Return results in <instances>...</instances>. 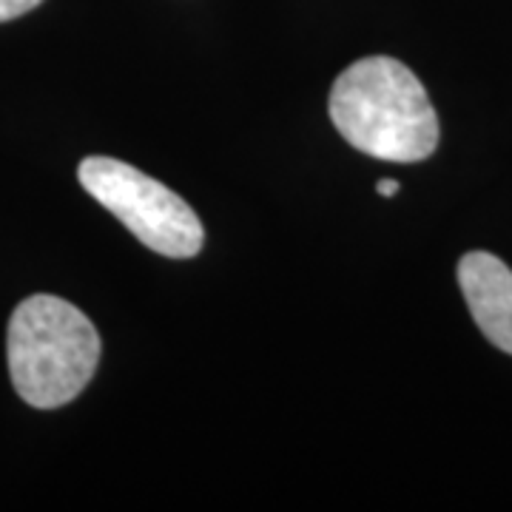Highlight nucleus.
Wrapping results in <instances>:
<instances>
[{
    "label": "nucleus",
    "mask_w": 512,
    "mask_h": 512,
    "mask_svg": "<svg viewBox=\"0 0 512 512\" xmlns=\"http://www.w3.org/2000/svg\"><path fill=\"white\" fill-rule=\"evenodd\" d=\"M80 185L146 248L171 259H191L205 245V228L191 205L160 180L114 157H86Z\"/></svg>",
    "instance_id": "3"
},
{
    "label": "nucleus",
    "mask_w": 512,
    "mask_h": 512,
    "mask_svg": "<svg viewBox=\"0 0 512 512\" xmlns=\"http://www.w3.org/2000/svg\"><path fill=\"white\" fill-rule=\"evenodd\" d=\"M336 131L367 157L421 163L439 148V117L421 80L393 57H365L330 92Z\"/></svg>",
    "instance_id": "1"
},
{
    "label": "nucleus",
    "mask_w": 512,
    "mask_h": 512,
    "mask_svg": "<svg viewBox=\"0 0 512 512\" xmlns=\"http://www.w3.org/2000/svg\"><path fill=\"white\" fill-rule=\"evenodd\" d=\"M376 191H379L382 197H396V194H399V183H396V180H379V183H376Z\"/></svg>",
    "instance_id": "6"
},
{
    "label": "nucleus",
    "mask_w": 512,
    "mask_h": 512,
    "mask_svg": "<svg viewBox=\"0 0 512 512\" xmlns=\"http://www.w3.org/2000/svg\"><path fill=\"white\" fill-rule=\"evenodd\" d=\"M458 288L478 330L512 356V271L487 251H470L458 262Z\"/></svg>",
    "instance_id": "4"
},
{
    "label": "nucleus",
    "mask_w": 512,
    "mask_h": 512,
    "mask_svg": "<svg viewBox=\"0 0 512 512\" xmlns=\"http://www.w3.org/2000/svg\"><path fill=\"white\" fill-rule=\"evenodd\" d=\"M9 376L18 396L55 410L83 393L100 362V336L72 302L37 293L20 302L6 333Z\"/></svg>",
    "instance_id": "2"
},
{
    "label": "nucleus",
    "mask_w": 512,
    "mask_h": 512,
    "mask_svg": "<svg viewBox=\"0 0 512 512\" xmlns=\"http://www.w3.org/2000/svg\"><path fill=\"white\" fill-rule=\"evenodd\" d=\"M40 3H43V0H0V23L20 18V15L32 12Z\"/></svg>",
    "instance_id": "5"
}]
</instances>
